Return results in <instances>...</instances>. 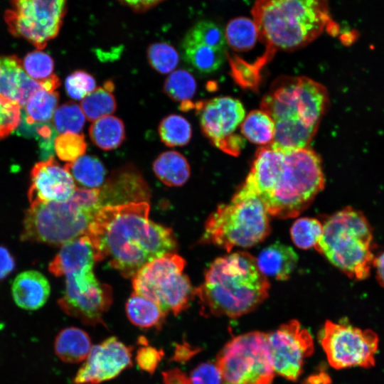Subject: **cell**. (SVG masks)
Wrapping results in <instances>:
<instances>
[{"label": "cell", "mask_w": 384, "mask_h": 384, "mask_svg": "<svg viewBox=\"0 0 384 384\" xmlns=\"http://www.w3.org/2000/svg\"><path fill=\"white\" fill-rule=\"evenodd\" d=\"M146 201L107 205L100 208L85 235L95 261L106 260L125 277H132L151 260L176 247L173 231L149 218Z\"/></svg>", "instance_id": "obj_1"}, {"label": "cell", "mask_w": 384, "mask_h": 384, "mask_svg": "<svg viewBox=\"0 0 384 384\" xmlns=\"http://www.w3.org/2000/svg\"><path fill=\"white\" fill-rule=\"evenodd\" d=\"M245 183L257 194L269 215L298 216L324 189L321 158L307 146L260 147Z\"/></svg>", "instance_id": "obj_2"}, {"label": "cell", "mask_w": 384, "mask_h": 384, "mask_svg": "<svg viewBox=\"0 0 384 384\" xmlns=\"http://www.w3.org/2000/svg\"><path fill=\"white\" fill-rule=\"evenodd\" d=\"M329 105L323 85L302 76L277 78L261 102V110L274 123L272 144L285 148L307 146Z\"/></svg>", "instance_id": "obj_3"}, {"label": "cell", "mask_w": 384, "mask_h": 384, "mask_svg": "<svg viewBox=\"0 0 384 384\" xmlns=\"http://www.w3.org/2000/svg\"><path fill=\"white\" fill-rule=\"evenodd\" d=\"M270 287L256 258L241 251L215 259L194 295L204 314L235 318L255 309L267 297Z\"/></svg>", "instance_id": "obj_4"}, {"label": "cell", "mask_w": 384, "mask_h": 384, "mask_svg": "<svg viewBox=\"0 0 384 384\" xmlns=\"http://www.w3.org/2000/svg\"><path fill=\"white\" fill-rule=\"evenodd\" d=\"M251 14L262 38L275 51L306 46L331 21L328 0H255Z\"/></svg>", "instance_id": "obj_5"}, {"label": "cell", "mask_w": 384, "mask_h": 384, "mask_svg": "<svg viewBox=\"0 0 384 384\" xmlns=\"http://www.w3.org/2000/svg\"><path fill=\"white\" fill-rule=\"evenodd\" d=\"M100 208L99 188H76L66 201L31 205L24 214L21 239L63 245L85 235Z\"/></svg>", "instance_id": "obj_6"}, {"label": "cell", "mask_w": 384, "mask_h": 384, "mask_svg": "<svg viewBox=\"0 0 384 384\" xmlns=\"http://www.w3.org/2000/svg\"><path fill=\"white\" fill-rule=\"evenodd\" d=\"M373 231L363 214L350 207L331 215L323 225L315 249L348 277L364 279L374 260Z\"/></svg>", "instance_id": "obj_7"}, {"label": "cell", "mask_w": 384, "mask_h": 384, "mask_svg": "<svg viewBox=\"0 0 384 384\" xmlns=\"http://www.w3.org/2000/svg\"><path fill=\"white\" fill-rule=\"evenodd\" d=\"M269 214L256 192L246 183L228 203L219 205L205 223L203 240L230 252L250 247L269 235Z\"/></svg>", "instance_id": "obj_8"}, {"label": "cell", "mask_w": 384, "mask_h": 384, "mask_svg": "<svg viewBox=\"0 0 384 384\" xmlns=\"http://www.w3.org/2000/svg\"><path fill=\"white\" fill-rule=\"evenodd\" d=\"M185 265L184 259L173 252L151 260L132 277L134 292L155 302L166 314H179L194 296L183 272Z\"/></svg>", "instance_id": "obj_9"}, {"label": "cell", "mask_w": 384, "mask_h": 384, "mask_svg": "<svg viewBox=\"0 0 384 384\" xmlns=\"http://www.w3.org/2000/svg\"><path fill=\"white\" fill-rule=\"evenodd\" d=\"M215 363L222 384H271L275 373L267 334L260 331L232 338L218 353Z\"/></svg>", "instance_id": "obj_10"}, {"label": "cell", "mask_w": 384, "mask_h": 384, "mask_svg": "<svg viewBox=\"0 0 384 384\" xmlns=\"http://www.w3.org/2000/svg\"><path fill=\"white\" fill-rule=\"evenodd\" d=\"M4 20L9 32L38 50L55 38L67 11V0H11Z\"/></svg>", "instance_id": "obj_11"}, {"label": "cell", "mask_w": 384, "mask_h": 384, "mask_svg": "<svg viewBox=\"0 0 384 384\" xmlns=\"http://www.w3.org/2000/svg\"><path fill=\"white\" fill-rule=\"evenodd\" d=\"M320 341L329 363L336 369L375 364L379 338L371 329H361L347 324L326 321Z\"/></svg>", "instance_id": "obj_12"}, {"label": "cell", "mask_w": 384, "mask_h": 384, "mask_svg": "<svg viewBox=\"0 0 384 384\" xmlns=\"http://www.w3.org/2000/svg\"><path fill=\"white\" fill-rule=\"evenodd\" d=\"M204 135L216 147L233 156L244 148L245 139L235 133L245 111L242 104L230 97H219L194 104Z\"/></svg>", "instance_id": "obj_13"}, {"label": "cell", "mask_w": 384, "mask_h": 384, "mask_svg": "<svg viewBox=\"0 0 384 384\" xmlns=\"http://www.w3.org/2000/svg\"><path fill=\"white\" fill-rule=\"evenodd\" d=\"M267 340L274 373L296 380L305 359L314 351L311 334L298 321L292 320L267 334Z\"/></svg>", "instance_id": "obj_14"}, {"label": "cell", "mask_w": 384, "mask_h": 384, "mask_svg": "<svg viewBox=\"0 0 384 384\" xmlns=\"http://www.w3.org/2000/svg\"><path fill=\"white\" fill-rule=\"evenodd\" d=\"M227 48L224 31L210 21L195 23L181 42L184 60L202 73H210L222 65Z\"/></svg>", "instance_id": "obj_15"}, {"label": "cell", "mask_w": 384, "mask_h": 384, "mask_svg": "<svg viewBox=\"0 0 384 384\" xmlns=\"http://www.w3.org/2000/svg\"><path fill=\"white\" fill-rule=\"evenodd\" d=\"M132 347L112 336L92 346L73 378V384H100L132 365Z\"/></svg>", "instance_id": "obj_16"}, {"label": "cell", "mask_w": 384, "mask_h": 384, "mask_svg": "<svg viewBox=\"0 0 384 384\" xmlns=\"http://www.w3.org/2000/svg\"><path fill=\"white\" fill-rule=\"evenodd\" d=\"M112 302L111 287L96 280L82 286L65 284V292L58 300L61 309L83 324L97 325Z\"/></svg>", "instance_id": "obj_17"}, {"label": "cell", "mask_w": 384, "mask_h": 384, "mask_svg": "<svg viewBox=\"0 0 384 384\" xmlns=\"http://www.w3.org/2000/svg\"><path fill=\"white\" fill-rule=\"evenodd\" d=\"M71 174L53 156L36 163L31 171L28 198L31 205L64 202L75 191Z\"/></svg>", "instance_id": "obj_18"}, {"label": "cell", "mask_w": 384, "mask_h": 384, "mask_svg": "<svg viewBox=\"0 0 384 384\" xmlns=\"http://www.w3.org/2000/svg\"><path fill=\"white\" fill-rule=\"evenodd\" d=\"M42 85L25 72L22 60L16 55H0V95L24 107L31 95Z\"/></svg>", "instance_id": "obj_19"}, {"label": "cell", "mask_w": 384, "mask_h": 384, "mask_svg": "<svg viewBox=\"0 0 384 384\" xmlns=\"http://www.w3.org/2000/svg\"><path fill=\"white\" fill-rule=\"evenodd\" d=\"M95 261L92 242L90 238L84 235L63 244L50 262L48 270L56 277L66 276L93 268Z\"/></svg>", "instance_id": "obj_20"}, {"label": "cell", "mask_w": 384, "mask_h": 384, "mask_svg": "<svg viewBox=\"0 0 384 384\" xmlns=\"http://www.w3.org/2000/svg\"><path fill=\"white\" fill-rule=\"evenodd\" d=\"M50 287L41 272L28 270L20 273L14 280L12 295L16 304L26 310H36L47 302Z\"/></svg>", "instance_id": "obj_21"}, {"label": "cell", "mask_w": 384, "mask_h": 384, "mask_svg": "<svg viewBox=\"0 0 384 384\" xmlns=\"http://www.w3.org/2000/svg\"><path fill=\"white\" fill-rule=\"evenodd\" d=\"M224 33L227 47L232 50V53H226L228 59H240L259 44L268 45L262 38L254 20L248 17L238 16L230 20Z\"/></svg>", "instance_id": "obj_22"}, {"label": "cell", "mask_w": 384, "mask_h": 384, "mask_svg": "<svg viewBox=\"0 0 384 384\" xmlns=\"http://www.w3.org/2000/svg\"><path fill=\"white\" fill-rule=\"evenodd\" d=\"M256 262L265 277L287 280L297 266L298 256L291 247L276 242L262 250Z\"/></svg>", "instance_id": "obj_23"}, {"label": "cell", "mask_w": 384, "mask_h": 384, "mask_svg": "<svg viewBox=\"0 0 384 384\" xmlns=\"http://www.w3.org/2000/svg\"><path fill=\"white\" fill-rule=\"evenodd\" d=\"M92 348L91 338L87 333L75 326L62 329L54 341L56 356L68 363H78L85 360Z\"/></svg>", "instance_id": "obj_24"}, {"label": "cell", "mask_w": 384, "mask_h": 384, "mask_svg": "<svg viewBox=\"0 0 384 384\" xmlns=\"http://www.w3.org/2000/svg\"><path fill=\"white\" fill-rule=\"evenodd\" d=\"M156 176L169 186H181L189 178L191 169L186 157L176 151L160 154L153 163Z\"/></svg>", "instance_id": "obj_25"}, {"label": "cell", "mask_w": 384, "mask_h": 384, "mask_svg": "<svg viewBox=\"0 0 384 384\" xmlns=\"http://www.w3.org/2000/svg\"><path fill=\"white\" fill-rule=\"evenodd\" d=\"M125 309L131 323L142 329H159L166 315L155 302L134 292L127 299Z\"/></svg>", "instance_id": "obj_26"}, {"label": "cell", "mask_w": 384, "mask_h": 384, "mask_svg": "<svg viewBox=\"0 0 384 384\" xmlns=\"http://www.w3.org/2000/svg\"><path fill=\"white\" fill-rule=\"evenodd\" d=\"M89 135L92 142L101 149L112 150L119 147L125 139L124 124L115 116H106L90 125Z\"/></svg>", "instance_id": "obj_27"}, {"label": "cell", "mask_w": 384, "mask_h": 384, "mask_svg": "<svg viewBox=\"0 0 384 384\" xmlns=\"http://www.w3.org/2000/svg\"><path fill=\"white\" fill-rule=\"evenodd\" d=\"M22 65L26 74L44 89L55 91L60 86V81L53 73L54 61L48 53L41 50L31 51L23 58Z\"/></svg>", "instance_id": "obj_28"}, {"label": "cell", "mask_w": 384, "mask_h": 384, "mask_svg": "<svg viewBox=\"0 0 384 384\" xmlns=\"http://www.w3.org/2000/svg\"><path fill=\"white\" fill-rule=\"evenodd\" d=\"M114 88L113 82L108 80L82 100L80 108L88 121H95L115 112L117 102L112 94Z\"/></svg>", "instance_id": "obj_29"}, {"label": "cell", "mask_w": 384, "mask_h": 384, "mask_svg": "<svg viewBox=\"0 0 384 384\" xmlns=\"http://www.w3.org/2000/svg\"><path fill=\"white\" fill-rule=\"evenodd\" d=\"M58 100L59 94L56 90H38L23 107L26 122L28 124L48 122L53 118Z\"/></svg>", "instance_id": "obj_30"}, {"label": "cell", "mask_w": 384, "mask_h": 384, "mask_svg": "<svg viewBox=\"0 0 384 384\" xmlns=\"http://www.w3.org/2000/svg\"><path fill=\"white\" fill-rule=\"evenodd\" d=\"M64 168L78 183L87 188H97L105 181L106 169L101 161L92 156H82Z\"/></svg>", "instance_id": "obj_31"}, {"label": "cell", "mask_w": 384, "mask_h": 384, "mask_svg": "<svg viewBox=\"0 0 384 384\" xmlns=\"http://www.w3.org/2000/svg\"><path fill=\"white\" fill-rule=\"evenodd\" d=\"M240 129L245 138L255 144L264 146L274 142V123L262 110L250 112L241 123Z\"/></svg>", "instance_id": "obj_32"}, {"label": "cell", "mask_w": 384, "mask_h": 384, "mask_svg": "<svg viewBox=\"0 0 384 384\" xmlns=\"http://www.w3.org/2000/svg\"><path fill=\"white\" fill-rule=\"evenodd\" d=\"M159 134L161 141L167 146H183L191 140V126L179 114H171L164 117L159 123Z\"/></svg>", "instance_id": "obj_33"}, {"label": "cell", "mask_w": 384, "mask_h": 384, "mask_svg": "<svg viewBox=\"0 0 384 384\" xmlns=\"http://www.w3.org/2000/svg\"><path fill=\"white\" fill-rule=\"evenodd\" d=\"M163 90L171 100L182 105L191 102L196 90V82L189 72L177 70L165 80Z\"/></svg>", "instance_id": "obj_34"}, {"label": "cell", "mask_w": 384, "mask_h": 384, "mask_svg": "<svg viewBox=\"0 0 384 384\" xmlns=\"http://www.w3.org/2000/svg\"><path fill=\"white\" fill-rule=\"evenodd\" d=\"M85 121L80 107L73 102H65L57 107L53 116V125L61 134H79Z\"/></svg>", "instance_id": "obj_35"}, {"label": "cell", "mask_w": 384, "mask_h": 384, "mask_svg": "<svg viewBox=\"0 0 384 384\" xmlns=\"http://www.w3.org/2000/svg\"><path fill=\"white\" fill-rule=\"evenodd\" d=\"M323 230V225L313 218H301L296 220L290 229L291 238L297 247L310 249L316 247Z\"/></svg>", "instance_id": "obj_36"}, {"label": "cell", "mask_w": 384, "mask_h": 384, "mask_svg": "<svg viewBox=\"0 0 384 384\" xmlns=\"http://www.w3.org/2000/svg\"><path fill=\"white\" fill-rule=\"evenodd\" d=\"M146 54L149 65L161 74L173 71L179 62L178 53L172 45L166 42L150 44Z\"/></svg>", "instance_id": "obj_37"}, {"label": "cell", "mask_w": 384, "mask_h": 384, "mask_svg": "<svg viewBox=\"0 0 384 384\" xmlns=\"http://www.w3.org/2000/svg\"><path fill=\"white\" fill-rule=\"evenodd\" d=\"M87 148L82 134L64 133L54 140V149L57 156L62 161L73 162L82 156Z\"/></svg>", "instance_id": "obj_38"}, {"label": "cell", "mask_w": 384, "mask_h": 384, "mask_svg": "<svg viewBox=\"0 0 384 384\" xmlns=\"http://www.w3.org/2000/svg\"><path fill=\"white\" fill-rule=\"evenodd\" d=\"M65 88L73 100H82L96 88L94 77L84 70H75L65 79Z\"/></svg>", "instance_id": "obj_39"}, {"label": "cell", "mask_w": 384, "mask_h": 384, "mask_svg": "<svg viewBox=\"0 0 384 384\" xmlns=\"http://www.w3.org/2000/svg\"><path fill=\"white\" fill-rule=\"evenodd\" d=\"M20 121L21 107L0 95V139L15 130Z\"/></svg>", "instance_id": "obj_40"}, {"label": "cell", "mask_w": 384, "mask_h": 384, "mask_svg": "<svg viewBox=\"0 0 384 384\" xmlns=\"http://www.w3.org/2000/svg\"><path fill=\"white\" fill-rule=\"evenodd\" d=\"M139 341L141 346L137 351V363L142 370L152 374L162 360L164 352L162 349L148 344L147 340L144 337L139 338Z\"/></svg>", "instance_id": "obj_41"}, {"label": "cell", "mask_w": 384, "mask_h": 384, "mask_svg": "<svg viewBox=\"0 0 384 384\" xmlns=\"http://www.w3.org/2000/svg\"><path fill=\"white\" fill-rule=\"evenodd\" d=\"M192 384H222L220 372L212 362H204L197 366L189 375Z\"/></svg>", "instance_id": "obj_42"}, {"label": "cell", "mask_w": 384, "mask_h": 384, "mask_svg": "<svg viewBox=\"0 0 384 384\" xmlns=\"http://www.w3.org/2000/svg\"><path fill=\"white\" fill-rule=\"evenodd\" d=\"M199 351L198 347L191 346L183 341L176 343L171 360L178 363H184L192 358Z\"/></svg>", "instance_id": "obj_43"}, {"label": "cell", "mask_w": 384, "mask_h": 384, "mask_svg": "<svg viewBox=\"0 0 384 384\" xmlns=\"http://www.w3.org/2000/svg\"><path fill=\"white\" fill-rule=\"evenodd\" d=\"M136 13H144L166 0H117Z\"/></svg>", "instance_id": "obj_44"}, {"label": "cell", "mask_w": 384, "mask_h": 384, "mask_svg": "<svg viewBox=\"0 0 384 384\" xmlns=\"http://www.w3.org/2000/svg\"><path fill=\"white\" fill-rule=\"evenodd\" d=\"M15 267V261L9 251L0 246V280L6 278Z\"/></svg>", "instance_id": "obj_45"}, {"label": "cell", "mask_w": 384, "mask_h": 384, "mask_svg": "<svg viewBox=\"0 0 384 384\" xmlns=\"http://www.w3.org/2000/svg\"><path fill=\"white\" fill-rule=\"evenodd\" d=\"M164 384H192L190 378L178 368H173L163 372Z\"/></svg>", "instance_id": "obj_46"}, {"label": "cell", "mask_w": 384, "mask_h": 384, "mask_svg": "<svg viewBox=\"0 0 384 384\" xmlns=\"http://www.w3.org/2000/svg\"><path fill=\"white\" fill-rule=\"evenodd\" d=\"M373 266L375 269L378 281L384 287V252L374 258Z\"/></svg>", "instance_id": "obj_47"}]
</instances>
